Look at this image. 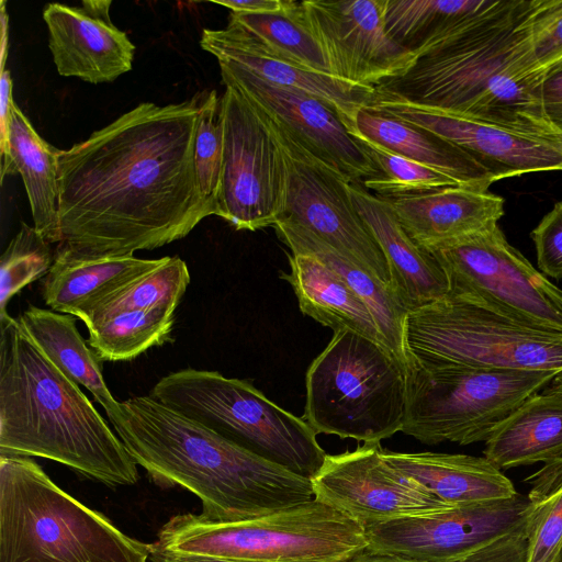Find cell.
Instances as JSON below:
<instances>
[{"label":"cell","instance_id":"6da1fadb","mask_svg":"<svg viewBox=\"0 0 562 562\" xmlns=\"http://www.w3.org/2000/svg\"><path fill=\"white\" fill-rule=\"evenodd\" d=\"M202 93L144 102L58 153L56 250L120 257L186 237L215 215L202 193L194 142Z\"/></svg>","mask_w":562,"mask_h":562},{"label":"cell","instance_id":"7a4b0ae2","mask_svg":"<svg viewBox=\"0 0 562 562\" xmlns=\"http://www.w3.org/2000/svg\"><path fill=\"white\" fill-rule=\"evenodd\" d=\"M536 0H499L490 12L417 55L375 87L382 97L562 144L542 106L544 74L531 56Z\"/></svg>","mask_w":562,"mask_h":562},{"label":"cell","instance_id":"3957f363","mask_svg":"<svg viewBox=\"0 0 562 562\" xmlns=\"http://www.w3.org/2000/svg\"><path fill=\"white\" fill-rule=\"evenodd\" d=\"M137 465L162 486L199 497L202 515L255 519L315 499L312 480L227 440L150 395L119 402L106 415Z\"/></svg>","mask_w":562,"mask_h":562},{"label":"cell","instance_id":"277c9868","mask_svg":"<svg viewBox=\"0 0 562 562\" xmlns=\"http://www.w3.org/2000/svg\"><path fill=\"white\" fill-rule=\"evenodd\" d=\"M0 454L41 457L109 486L137 464L83 394L9 314L0 317Z\"/></svg>","mask_w":562,"mask_h":562},{"label":"cell","instance_id":"5b68a950","mask_svg":"<svg viewBox=\"0 0 562 562\" xmlns=\"http://www.w3.org/2000/svg\"><path fill=\"white\" fill-rule=\"evenodd\" d=\"M149 559V544L58 487L31 458L0 454V562Z\"/></svg>","mask_w":562,"mask_h":562},{"label":"cell","instance_id":"8992f818","mask_svg":"<svg viewBox=\"0 0 562 562\" xmlns=\"http://www.w3.org/2000/svg\"><path fill=\"white\" fill-rule=\"evenodd\" d=\"M150 546L247 562H349L368 550V539L356 520L315 498L240 521L177 515Z\"/></svg>","mask_w":562,"mask_h":562},{"label":"cell","instance_id":"52a82bcc","mask_svg":"<svg viewBox=\"0 0 562 562\" xmlns=\"http://www.w3.org/2000/svg\"><path fill=\"white\" fill-rule=\"evenodd\" d=\"M304 419L316 434L364 443L402 431L407 367L385 346L358 333H334L305 378Z\"/></svg>","mask_w":562,"mask_h":562},{"label":"cell","instance_id":"ba28073f","mask_svg":"<svg viewBox=\"0 0 562 562\" xmlns=\"http://www.w3.org/2000/svg\"><path fill=\"white\" fill-rule=\"evenodd\" d=\"M149 395L300 476L312 480L327 456L304 418L278 406L246 380L187 368L162 376Z\"/></svg>","mask_w":562,"mask_h":562},{"label":"cell","instance_id":"9c48e42d","mask_svg":"<svg viewBox=\"0 0 562 562\" xmlns=\"http://www.w3.org/2000/svg\"><path fill=\"white\" fill-rule=\"evenodd\" d=\"M404 339L408 363L562 372V330L471 296L448 293L409 312Z\"/></svg>","mask_w":562,"mask_h":562},{"label":"cell","instance_id":"30bf717a","mask_svg":"<svg viewBox=\"0 0 562 562\" xmlns=\"http://www.w3.org/2000/svg\"><path fill=\"white\" fill-rule=\"evenodd\" d=\"M560 372L407 366L402 431L425 445L486 442L528 397Z\"/></svg>","mask_w":562,"mask_h":562},{"label":"cell","instance_id":"8fae6325","mask_svg":"<svg viewBox=\"0 0 562 562\" xmlns=\"http://www.w3.org/2000/svg\"><path fill=\"white\" fill-rule=\"evenodd\" d=\"M424 249L445 270L448 293L471 296L528 323L562 330V290L507 241L498 224Z\"/></svg>","mask_w":562,"mask_h":562},{"label":"cell","instance_id":"7c38bea8","mask_svg":"<svg viewBox=\"0 0 562 562\" xmlns=\"http://www.w3.org/2000/svg\"><path fill=\"white\" fill-rule=\"evenodd\" d=\"M224 85L223 162L215 215L238 231L274 226L285 202L281 150L261 112L236 87Z\"/></svg>","mask_w":562,"mask_h":562},{"label":"cell","instance_id":"4fadbf2b","mask_svg":"<svg viewBox=\"0 0 562 562\" xmlns=\"http://www.w3.org/2000/svg\"><path fill=\"white\" fill-rule=\"evenodd\" d=\"M261 114L284 164L285 202L280 221L308 229L392 289L386 258L351 201V182L318 159L289 131Z\"/></svg>","mask_w":562,"mask_h":562},{"label":"cell","instance_id":"5bb4252c","mask_svg":"<svg viewBox=\"0 0 562 562\" xmlns=\"http://www.w3.org/2000/svg\"><path fill=\"white\" fill-rule=\"evenodd\" d=\"M538 502L517 492L508 498L379 524L366 529L368 550L412 562H453L527 522Z\"/></svg>","mask_w":562,"mask_h":562},{"label":"cell","instance_id":"9a60e30c","mask_svg":"<svg viewBox=\"0 0 562 562\" xmlns=\"http://www.w3.org/2000/svg\"><path fill=\"white\" fill-rule=\"evenodd\" d=\"M387 0L302 1L305 22L335 78L364 89L401 76L417 56L385 31Z\"/></svg>","mask_w":562,"mask_h":562},{"label":"cell","instance_id":"2e32d148","mask_svg":"<svg viewBox=\"0 0 562 562\" xmlns=\"http://www.w3.org/2000/svg\"><path fill=\"white\" fill-rule=\"evenodd\" d=\"M312 484L315 498L342 512L364 529L456 506L391 467L380 443L327 454Z\"/></svg>","mask_w":562,"mask_h":562},{"label":"cell","instance_id":"e0dca14e","mask_svg":"<svg viewBox=\"0 0 562 562\" xmlns=\"http://www.w3.org/2000/svg\"><path fill=\"white\" fill-rule=\"evenodd\" d=\"M218 65L223 83L236 87L256 108L351 183L381 175L328 102L296 88L270 83L233 64Z\"/></svg>","mask_w":562,"mask_h":562},{"label":"cell","instance_id":"ac0fdd59","mask_svg":"<svg viewBox=\"0 0 562 562\" xmlns=\"http://www.w3.org/2000/svg\"><path fill=\"white\" fill-rule=\"evenodd\" d=\"M369 105L424 127L462 148L483 165L495 181L524 173L562 170V144L405 103L375 93Z\"/></svg>","mask_w":562,"mask_h":562},{"label":"cell","instance_id":"d6986e66","mask_svg":"<svg viewBox=\"0 0 562 562\" xmlns=\"http://www.w3.org/2000/svg\"><path fill=\"white\" fill-rule=\"evenodd\" d=\"M111 1L69 7L48 3L43 19L48 46L60 76L90 83L110 82L132 69L135 46L110 20Z\"/></svg>","mask_w":562,"mask_h":562},{"label":"cell","instance_id":"ffe728a7","mask_svg":"<svg viewBox=\"0 0 562 562\" xmlns=\"http://www.w3.org/2000/svg\"><path fill=\"white\" fill-rule=\"evenodd\" d=\"M200 45L218 63L233 64L270 83L317 95L338 111L347 127L352 125L358 110L371 102L375 91L305 69L273 53L232 21L224 29H204Z\"/></svg>","mask_w":562,"mask_h":562},{"label":"cell","instance_id":"44dd1931","mask_svg":"<svg viewBox=\"0 0 562 562\" xmlns=\"http://www.w3.org/2000/svg\"><path fill=\"white\" fill-rule=\"evenodd\" d=\"M351 201L390 267L392 291L409 312L443 299L449 280L434 256L418 246L398 222L390 202L350 183Z\"/></svg>","mask_w":562,"mask_h":562},{"label":"cell","instance_id":"7402d4cb","mask_svg":"<svg viewBox=\"0 0 562 562\" xmlns=\"http://www.w3.org/2000/svg\"><path fill=\"white\" fill-rule=\"evenodd\" d=\"M384 199L423 248L486 229L504 215L502 196L460 186Z\"/></svg>","mask_w":562,"mask_h":562},{"label":"cell","instance_id":"603a6c76","mask_svg":"<svg viewBox=\"0 0 562 562\" xmlns=\"http://www.w3.org/2000/svg\"><path fill=\"white\" fill-rule=\"evenodd\" d=\"M348 130L351 135L367 138L452 178L460 187L488 191L495 182L493 175L462 148L369 104L358 110Z\"/></svg>","mask_w":562,"mask_h":562},{"label":"cell","instance_id":"cb8c5ba5","mask_svg":"<svg viewBox=\"0 0 562 562\" xmlns=\"http://www.w3.org/2000/svg\"><path fill=\"white\" fill-rule=\"evenodd\" d=\"M384 460L451 505L508 498L517 494L501 469L485 457L442 452H394L382 448Z\"/></svg>","mask_w":562,"mask_h":562},{"label":"cell","instance_id":"d4e9b609","mask_svg":"<svg viewBox=\"0 0 562 562\" xmlns=\"http://www.w3.org/2000/svg\"><path fill=\"white\" fill-rule=\"evenodd\" d=\"M167 257H85L55 250L42 296L50 310L78 316L82 311L135 278L157 268Z\"/></svg>","mask_w":562,"mask_h":562},{"label":"cell","instance_id":"484cf974","mask_svg":"<svg viewBox=\"0 0 562 562\" xmlns=\"http://www.w3.org/2000/svg\"><path fill=\"white\" fill-rule=\"evenodd\" d=\"M273 227L292 254L315 257L335 271L361 297L373 315L386 348L407 367L404 325L408 311L401 304L392 289L359 262L308 229L284 221L278 222Z\"/></svg>","mask_w":562,"mask_h":562},{"label":"cell","instance_id":"4316f807","mask_svg":"<svg viewBox=\"0 0 562 562\" xmlns=\"http://www.w3.org/2000/svg\"><path fill=\"white\" fill-rule=\"evenodd\" d=\"M288 258L290 272L281 278L292 286L303 314L334 333L348 329L385 346L367 304L335 271L310 255Z\"/></svg>","mask_w":562,"mask_h":562},{"label":"cell","instance_id":"83f0119b","mask_svg":"<svg viewBox=\"0 0 562 562\" xmlns=\"http://www.w3.org/2000/svg\"><path fill=\"white\" fill-rule=\"evenodd\" d=\"M484 457L498 469L562 459V393L528 397L485 442Z\"/></svg>","mask_w":562,"mask_h":562},{"label":"cell","instance_id":"f1b7e54d","mask_svg":"<svg viewBox=\"0 0 562 562\" xmlns=\"http://www.w3.org/2000/svg\"><path fill=\"white\" fill-rule=\"evenodd\" d=\"M59 149L43 139L13 103L9 132V165L1 173H20L31 205L35 229L50 244L59 241Z\"/></svg>","mask_w":562,"mask_h":562},{"label":"cell","instance_id":"f546056e","mask_svg":"<svg viewBox=\"0 0 562 562\" xmlns=\"http://www.w3.org/2000/svg\"><path fill=\"white\" fill-rule=\"evenodd\" d=\"M19 323L47 358L71 381L86 387L105 409L115 412L119 402L102 375L101 361L76 326V316L29 305Z\"/></svg>","mask_w":562,"mask_h":562},{"label":"cell","instance_id":"4dcf8cb0","mask_svg":"<svg viewBox=\"0 0 562 562\" xmlns=\"http://www.w3.org/2000/svg\"><path fill=\"white\" fill-rule=\"evenodd\" d=\"M499 0H387L385 31L416 56L473 23Z\"/></svg>","mask_w":562,"mask_h":562},{"label":"cell","instance_id":"1f68e13d","mask_svg":"<svg viewBox=\"0 0 562 562\" xmlns=\"http://www.w3.org/2000/svg\"><path fill=\"white\" fill-rule=\"evenodd\" d=\"M190 283L187 263L167 257L157 268L135 278L95 302L77 317L88 327L121 312L167 310L175 312Z\"/></svg>","mask_w":562,"mask_h":562},{"label":"cell","instance_id":"d6a6232c","mask_svg":"<svg viewBox=\"0 0 562 562\" xmlns=\"http://www.w3.org/2000/svg\"><path fill=\"white\" fill-rule=\"evenodd\" d=\"M237 23L273 53L315 72L330 75L324 53L308 29L301 2L288 0L274 13L232 12Z\"/></svg>","mask_w":562,"mask_h":562},{"label":"cell","instance_id":"836d02e7","mask_svg":"<svg viewBox=\"0 0 562 562\" xmlns=\"http://www.w3.org/2000/svg\"><path fill=\"white\" fill-rule=\"evenodd\" d=\"M173 313L150 310L113 314L88 327V344L101 362L132 360L170 339Z\"/></svg>","mask_w":562,"mask_h":562},{"label":"cell","instance_id":"e575fe53","mask_svg":"<svg viewBox=\"0 0 562 562\" xmlns=\"http://www.w3.org/2000/svg\"><path fill=\"white\" fill-rule=\"evenodd\" d=\"M364 147L381 175L366 179L362 187L381 198L423 193L459 186L452 178L405 158L374 142L352 135Z\"/></svg>","mask_w":562,"mask_h":562},{"label":"cell","instance_id":"d590c367","mask_svg":"<svg viewBox=\"0 0 562 562\" xmlns=\"http://www.w3.org/2000/svg\"><path fill=\"white\" fill-rule=\"evenodd\" d=\"M55 260V251L36 229L21 223L0 257V317L8 315L10 300L30 283L46 276Z\"/></svg>","mask_w":562,"mask_h":562},{"label":"cell","instance_id":"8d00e7d4","mask_svg":"<svg viewBox=\"0 0 562 562\" xmlns=\"http://www.w3.org/2000/svg\"><path fill=\"white\" fill-rule=\"evenodd\" d=\"M194 159L201 191L212 203L216 214L223 162V123L221 98L215 90L202 93Z\"/></svg>","mask_w":562,"mask_h":562},{"label":"cell","instance_id":"74e56055","mask_svg":"<svg viewBox=\"0 0 562 562\" xmlns=\"http://www.w3.org/2000/svg\"><path fill=\"white\" fill-rule=\"evenodd\" d=\"M529 44L533 61L544 76L562 65V0H536Z\"/></svg>","mask_w":562,"mask_h":562},{"label":"cell","instance_id":"f35d334b","mask_svg":"<svg viewBox=\"0 0 562 562\" xmlns=\"http://www.w3.org/2000/svg\"><path fill=\"white\" fill-rule=\"evenodd\" d=\"M562 547V485L538 502L532 517L527 562H553Z\"/></svg>","mask_w":562,"mask_h":562},{"label":"cell","instance_id":"ab89813d","mask_svg":"<svg viewBox=\"0 0 562 562\" xmlns=\"http://www.w3.org/2000/svg\"><path fill=\"white\" fill-rule=\"evenodd\" d=\"M538 267L544 276L562 279V201L554 204L531 232Z\"/></svg>","mask_w":562,"mask_h":562},{"label":"cell","instance_id":"60d3db41","mask_svg":"<svg viewBox=\"0 0 562 562\" xmlns=\"http://www.w3.org/2000/svg\"><path fill=\"white\" fill-rule=\"evenodd\" d=\"M532 517L515 530L453 562H527Z\"/></svg>","mask_w":562,"mask_h":562},{"label":"cell","instance_id":"b9f144b4","mask_svg":"<svg viewBox=\"0 0 562 562\" xmlns=\"http://www.w3.org/2000/svg\"><path fill=\"white\" fill-rule=\"evenodd\" d=\"M541 100L549 122L562 134V65L546 74Z\"/></svg>","mask_w":562,"mask_h":562},{"label":"cell","instance_id":"7bdbcfd3","mask_svg":"<svg viewBox=\"0 0 562 562\" xmlns=\"http://www.w3.org/2000/svg\"><path fill=\"white\" fill-rule=\"evenodd\" d=\"M12 78L8 69L1 70L0 83V158H1V173L9 165V132L10 121L12 113V105L14 103L12 98Z\"/></svg>","mask_w":562,"mask_h":562},{"label":"cell","instance_id":"ee69618b","mask_svg":"<svg viewBox=\"0 0 562 562\" xmlns=\"http://www.w3.org/2000/svg\"><path fill=\"white\" fill-rule=\"evenodd\" d=\"M232 10L246 13H274L282 11L288 0H220L213 1Z\"/></svg>","mask_w":562,"mask_h":562},{"label":"cell","instance_id":"f6af8a7d","mask_svg":"<svg viewBox=\"0 0 562 562\" xmlns=\"http://www.w3.org/2000/svg\"><path fill=\"white\" fill-rule=\"evenodd\" d=\"M150 560L153 562H247L232 559L215 558L201 554L181 553L158 550L149 544Z\"/></svg>","mask_w":562,"mask_h":562},{"label":"cell","instance_id":"bcb514c9","mask_svg":"<svg viewBox=\"0 0 562 562\" xmlns=\"http://www.w3.org/2000/svg\"><path fill=\"white\" fill-rule=\"evenodd\" d=\"M349 562H412L392 554H384L366 550Z\"/></svg>","mask_w":562,"mask_h":562},{"label":"cell","instance_id":"7dc6e473","mask_svg":"<svg viewBox=\"0 0 562 562\" xmlns=\"http://www.w3.org/2000/svg\"><path fill=\"white\" fill-rule=\"evenodd\" d=\"M548 390L562 393V372L555 375V378L551 381Z\"/></svg>","mask_w":562,"mask_h":562},{"label":"cell","instance_id":"c3c4849f","mask_svg":"<svg viewBox=\"0 0 562 562\" xmlns=\"http://www.w3.org/2000/svg\"><path fill=\"white\" fill-rule=\"evenodd\" d=\"M553 562H562V547H561L560 551L558 552Z\"/></svg>","mask_w":562,"mask_h":562}]
</instances>
